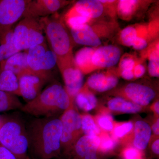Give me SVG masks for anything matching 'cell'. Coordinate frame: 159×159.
I'll return each instance as SVG.
<instances>
[{
  "label": "cell",
  "instance_id": "cell-1",
  "mask_svg": "<svg viewBox=\"0 0 159 159\" xmlns=\"http://www.w3.org/2000/svg\"><path fill=\"white\" fill-rule=\"evenodd\" d=\"M29 148L35 159H51L59 155L61 148L62 123L56 116L36 118L28 129Z\"/></svg>",
  "mask_w": 159,
  "mask_h": 159
},
{
  "label": "cell",
  "instance_id": "cell-2",
  "mask_svg": "<svg viewBox=\"0 0 159 159\" xmlns=\"http://www.w3.org/2000/svg\"><path fill=\"white\" fill-rule=\"evenodd\" d=\"M65 89L57 83L47 87L35 99L23 105L21 110L36 117L56 116L65 111L72 103Z\"/></svg>",
  "mask_w": 159,
  "mask_h": 159
},
{
  "label": "cell",
  "instance_id": "cell-3",
  "mask_svg": "<svg viewBox=\"0 0 159 159\" xmlns=\"http://www.w3.org/2000/svg\"><path fill=\"white\" fill-rule=\"evenodd\" d=\"M0 145L10 151L18 159H29V135L20 120L9 118L0 121Z\"/></svg>",
  "mask_w": 159,
  "mask_h": 159
},
{
  "label": "cell",
  "instance_id": "cell-4",
  "mask_svg": "<svg viewBox=\"0 0 159 159\" xmlns=\"http://www.w3.org/2000/svg\"><path fill=\"white\" fill-rule=\"evenodd\" d=\"M39 22L51 50L56 54L57 59L73 55V40L62 20L57 16H48L39 18Z\"/></svg>",
  "mask_w": 159,
  "mask_h": 159
},
{
  "label": "cell",
  "instance_id": "cell-5",
  "mask_svg": "<svg viewBox=\"0 0 159 159\" xmlns=\"http://www.w3.org/2000/svg\"><path fill=\"white\" fill-rule=\"evenodd\" d=\"M39 18L25 17L21 20L13 31V43L19 51H26L33 46L45 42Z\"/></svg>",
  "mask_w": 159,
  "mask_h": 159
},
{
  "label": "cell",
  "instance_id": "cell-6",
  "mask_svg": "<svg viewBox=\"0 0 159 159\" xmlns=\"http://www.w3.org/2000/svg\"><path fill=\"white\" fill-rule=\"evenodd\" d=\"M57 65L62 74L67 93L71 98L78 94L83 85V74L75 66L73 55L57 59Z\"/></svg>",
  "mask_w": 159,
  "mask_h": 159
},
{
  "label": "cell",
  "instance_id": "cell-7",
  "mask_svg": "<svg viewBox=\"0 0 159 159\" xmlns=\"http://www.w3.org/2000/svg\"><path fill=\"white\" fill-rule=\"evenodd\" d=\"M72 105V103L60 118L62 123L61 146L68 148L76 141L81 129V117Z\"/></svg>",
  "mask_w": 159,
  "mask_h": 159
},
{
  "label": "cell",
  "instance_id": "cell-8",
  "mask_svg": "<svg viewBox=\"0 0 159 159\" xmlns=\"http://www.w3.org/2000/svg\"><path fill=\"white\" fill-rule=\"evenodd\" d=\"M30 0H0V28L11 27L23 17Z\"/></svg>",
  "mask_w": 159,
  "mask_h": 159
},
{
  "label": "cell",
  "instance_id": "cell-9",
  "mask_svg": "<svg viewBox=\"0 0 159 159\" xmlns=\"http://www.w3.org/2000/svg\"><path fill=\"white\" fill-rule=\"evenodd\" d=\"M70 2L62 0H30L23 17L39 18L50 16Z\"/></svg>",
  "mask_w": 159,
  "mask_h": 159
},
{
  "label": "cell",
  "instance_id": "cell-10",
  "mask_svg": "<svg viewBox=\"0 0 159 159\" xmlns=\"http://www.w3.org/2000/svg\"><path fill=\"white\" fill-rule=\"evenodd\" d=\"M50 80L35 74L22 76L18 79L21 97L27 102L35 99L40 93L44 85Z\"/></svg>",
  "mask_w": 159,
  "mask_h": 159
},
{
  "label": "cell",
  "instance_id": "cell-11",
  "mask_svg": "<svg viewBox=\"0 0 159 159\" xmlns=\"http://www.w3.org/2000/svg\"><path fill=\"white\" fill-rule=\"evenodd\" d=\"M121 55V50L116 46L99 47L93 54L92 62L97 69L108 68L118 63Z\"/></svg>",
  "mask_w": 159,
  "mask_h": 159
},
{
  "label": "cell",
  "instance_id": "cell-12",
  "mask_svg": "<svg viewBox=\"0 0 159 159\" xmlns=\"http://www.w3.org/2000/svg\"><path fill=\"white\" fill-rule=\"evenodd\" d=\"M125 93L134 103L140 106L148 105L156 95L152 89L136 83H130L126 86Z\"/></svg>",
  "mask_w": 159,
  "mask_h": 159
},
{
  "label": "cell",
  "instance_id": "cell-13",
  "mask_svg": "<svg viewBox=\"0 0 159 159\" xmlns=\"http://www.w3.org/2000/svg\"><path fill=\"white\" fill-rule=\"evenodd\" d=\"M70 33L72 39L76 43L92 48H98L102 44L101 40L89 24L72 28Z\"/></svg>",
  "mask_w": 159,
  "mask_h": 159
},
{
  "label": "cell",
  "instance_id": "cell-14",
  "mask_svg": "<svg viewBox=\"0 0 159 159\" xmlns=\"http://www.w3.org/2000/svg\"><path fill=\"white\" fill-rule=\"evenodd\" d=\"M27 57L26 51L18 52L0 62V69L11 71L16 75L18 79L26 74H33L29 68Z\"/></svg>",
  "mask_w": 159,
  "mask_h": 159
},
{
  "label": "cell",
  "instance_id": "cell-15",
  "mask_svg": "<svg viewBox=\"0 0 159 159\" xmlns=\"http://www.w3.org/2000/svg\"><path fill=\"white\" fill-rule=\"evenodd\" d=\"M69 11L92 20L100 17L104 9L99 0H81L75 3Z\"/></svg>",
  "mask_w": 159,
  "mask_h": 159
},
{
  "label": "cell",
  "instance_id": "cell-16",
  "mask_svg": "<svg viewBox=\"0 0 159 159\" xmlns=\"http://www.w3.org/2000/svg\"><path fill=\"white\" fill-rule=\"evenodd\" d=\"M49 50L46 43L33 46L27 50V60L29 69L33 74L51 79L48 76L43 75L41 72V65L44 56Z\"/></svg>",
  "mask_w": 159,
  "mask_h": 159
},
{
  "label": "cell",
  "instance_id": "cell-17",
  "mask_svg": "<svg viewBox=\"0 0 159 159\" xmlns=\"http://www.w3.org/2000/svg\"><path fill=\"white\" fill-rule=\"evenodd\" d=\"M150 1L121 0L118 2L117 15L121 19L130 20L138 12L147 7Z\"/></svg>",
  "mask_w": 159,
  "mask_h": 159
},
{
  "label": "cell",
  "instance_id": "cell-18",
  "mask_svg": "<svg viewBox=\"0 0 159 159\" xmlns=\"http://www.w3.org/2000/svg\"><path fill=\"white\" fill-rule=\"evenodd\" d=\"M119 80L116 76L108 73H98L91 75L87 80L88 85L97 92H106L117 85Z\"/></svg>",
  "mask_w": 159,
  "mask_h": 159
},
{
  "label": "cell",
  "instance_id": "cell-19",
  "mask_svg": "<svg viewBox=\"0 0 159 159\" xmlns=\"http://www.w3.org/2000/svg\"><path fill=\"white\" fill-rule=\"evenodd\" d=\"M13 31L12 26L0 29V62L20 52L15 47Z\"/></svg>",
  "mask_w": 159,
  "mask_h": 159
},
{
  "label": "cell",
  "instance_id": "cell-20",
  "mask_svg": "<svg viewBox=\"0 0 159 159\" xmlns=\"http://www.w3.org/2000/svg\"><path fill=\"white\" fill-rule=\"evenodd\" d=\"M97 48L86 47L80 49L74 57L75 66L83 74L89 73L97 70L92 62V57Z\"/></svg>",
  "mask_w": 159,
  "mask_h": 159
},
{
  "label": "cell",
  "instance_id": "cell-21",
  "mask_svg": "<svg viewBox=\"0 0 159 159\" xmlns=\"http://www.w3.org/2000/svg\"><path fill=\"white\" fill-rule=\"evenodd\" d=\"M100 138L97 136L81 137L74 145V152L78 158H84L88 152L97 150L100 143Z\"/></svg>",
  "mask_w": 159,
  "mask_h": 159
},
{
  "label": "cell",
  "instance_id": "cell-22",
  "mask_svg": "<svg viewBox=\"0 0 159 159\" xmlns=\"http://www.w3.org/2000/svg\"><path fill=\"white\" fill-rule=\"evenodd\" d=\"M134 145L137 149L144 150L147 147L151 136L152 129L148 123L138 121L135 125Z\"/></svg>",
  "mask_w": 159,
  "mask_h": 159
},
{
  "label": "cell",
  "instance_id": "cell-23",
  "mask_svg": "<svg viewBox=\"0 0 159 159\" xmlns=\"http://www.w3.org/2000/svg\"><path fill=\"white\" fill-rule=\"evenodd\" d=\"M0 91L21 96L18 79L14 73L0 69Z\"/></svg>",
  "mask_w": 159,
  "mask_h": 159
},
{
  "label": "cell",
  "instance_id": "cell-24",
  "mask_svg": "<svg viewBox=\"0 0 159 159\" xmlns=\"http://www.w3.org/2000/svg\"><path fill=\"white\" fill-rule=\"evenodd\" d=\"M145 49L142 53L143 57L148 59V71L152 77H158L159 76V41L154 43L152 46Z\"/></svg>",
  "mask_w": 159,
  "mask_h": 159
},
{
  "label": "cell",
  "instance_id": "cell-25",
  "mask_svg": "<svg viewBox=\"0 0 159 159\" xmlns=\"http://www.w3.org/2000/svg\"><path fill=\"white\" fill-rule=\"evenodd\" d=\"M108 107L111 110L127 113H135L141 110L140 106L133 102L126 101L120 97H116L110 100L108 102Z\"/></svg>",
  "mask_w": 159,
  "mask_h": 159
},
{
  "label": "cell",
  "instance_id": "cell-26",
  "mask_svg": "<svg viewBox=\"0 0 159 159\" xmlns=\"http://www.w3.org/2000/svg\"><path fill=\"white\" fill-rule=\"evenodd\" d=\"M23 105L17 96L0 91V112L18 109L21 110Z\"/></svg>",
  "mask_w": 159,
  "mask_h": 159
},
{
  "label": "cell",
  "instance_id": "cell-27",
  "mask_svg": "<svg viewBox=\"0 0 159 159\" xmlns=\"http://www.w3.org/2000/svg\"><path fill=\"white\" fill-rule=\"evenodd\" d=\"M75 97L77 105L83 110L87 111L92 110L97 105V98L90 92L80 89Z\"/></svg>",
  "mask_w": 159,
  "mask_h": 159
},
{
  "label": "cell",
  "instance_id": "cell-28",
  "mask_svg": "<svg viewBox=\"0 0 159 159\" xmlns=\"http://www.w3.org/2000/svg\"><path fill=\"white\" fill-rule=\"evenodd\" d=\"M138 34L137 25L129 26L120 31L119 40L123 45L132 47Z\"/></svg>",
  "mask_w": 159,
  "mask_h": 159
},
{
  "label": "cell",
  "instance_id": "cell-29",
  "mask_svg": "<svg viewBox=\"0 0 159 159\" xmlns=\"http://www.w3.org/2000/svg\"><path fill=\"white\" fill-rule=\"evenodd\" d=\"M57 56L51 50H48L44 56L41 65V72L46 76L51 77V70L57 63Z\"/></svg>",
  "mask_w": 159,
  "mask_h": 159
},
{
  "label": "cell",
  "instance_id": "cell-30",
  "mask_svg": "<svg viewBox=\"0 0 159 159\" xmlns=\"http://www.w3.org/2000/svg\"><path fill=\"white\" fill-rule=\"evenodd\" d=\"M81 129L86 136H97L100 132L93 119L89 115L81 117Z\"/></svg>",
  "mask_w": 159,
  "mask_h": 159
},
{
  "label": "cell",
  "instance_id": "cell-31",
  "mask_svg": "<svg viewBox=\"0 0 159 159\" xmlns=\"http://www.w3.org/2000/svg\"><path fill=\"white\" fill-rule=\"evenodd\" d=\"M103 6L104 12L107 14L113 20H115L117 15V4L118 1L114 0H99Z\"/></svg>",
  "mask_w": 159,
  "mask_h": 159
},
{
  "label": "cell",
  "instance_id": "cell-32",
  "mask_svg": "<svg viewBox=\"0 0 159 159\" xmlns=\"http://www.w3.org/2000/svg\"><path fill=\"white\" fill-rule=\"evenodd\" d=\"M139 62H137L133 57L125 56L122 57L119 63V68L122 70H133L135 66Z\"/></svg>",
  "mask_w": 159,
  "mask_h": 159
},
{
  "label": "cell",
  "instance_id": "cell-33",
  "mask_svg": "<svg viewBox=\"0 0 159 159\" xmlns=\"http://www.w3.org/2000/svg\"><path fill=\"white\" fill-rule=\"evenodd\" d=\"M133 126V125L131 122H126L117 126L114 131L115 136L117 138H122L131 130Z\"/></svg>",
  "mask_w": 159,
  "mask_h": 159
},
{
  "label": "cell",
  "instance_id": "cell-34",
  "mask_svg": "<svg viewBox=\"0 0 159 159\" xmlns=\"http://www.w3.org/2000/svg\"><path fill=\"white\" fill-rule=\"evenodd\" d=\"M98 123L99 126L103 129L110 131L113 128V125L111 117L109 116H102L98 119Z\"/></svg>",
  "mask_w": 159,
  "mask_h": 159
},
{
  "label": "cell",
  "instance_id": "cell-35",
  "mask_svg": "<svg viewBox=\"0 0 159 159\" xmlns=\"http://www.w3.org/2000/svg\"><path fill=\"white\" fill-rule=\"evenodd\" d=\"M116 142L114 140L108 137H104L100 141V149L103 151H108L114 148Z\"/></svg>",
  "mask_w": 159,
  "mask_h": 159
},
{
  "label": "cell",
  "instance_id": "cell-36",
  "mask_svg": "<svg viewBox=\"0 0 159 159\" xmlns=\"http://www.w3.org/2000/svg\"><path fill=\"white\" fill-rule=\"evenodd\" d=\"M125 159H142L140 151L135 148H129L124 151L123 154Z\"/></svg>",
  "mask_w": 159,
  "mask_h": 159
},
{
  "label": "cell",
  "instance_id": "cell-37",
  "mask_svg": "<svg viewBox=\"0 0 159 159\" xmlns=\"http://www.w3.org/2000/svg\"><path fill=\"white\" fill-rule=\"evenodd\" d=\"M0 159H18L10 151L0 145Z\"/></svg>",
  "mask_w": 159,
  "mask_h": 159
},
{
  "label": "cell",
  "instance_id": "cell-38",
  "mask_svg": "<svg viewBox=\"0 0 159 159\" xmlns=\"http://www.w3.org/2000/svg\"><path fill=\"white\" fill-rule=\"evenodd\" d=\"M146 69L145 66L139 63L135 66L133 70L134 77L135 78L142 77L145 74Z\"/></svg>",
  "mask_w": 159,
  "mask_h": 159
},
{
  "label": "cell",
  "instance_id": "cell-39",
  "mask_svg": "<svg viewBox=\"0 0 159 159\" xmlns=\"http://www.w3.org/2000/svg\"><path fill=\"white\" fill-rule=\"evenodd\" d=\"M121 74L122 78L126 80H130L134 77L133 70H124L121 71Z\"/></svg>",
  "mask_w": 159,
  "mask_h": 159
},
{
  "label": "cell",
  "instance_id": "cell-40",
  "mask_svg": "<svg viewBox=\"0 0 159 159\" xmlns=\"http://www.w3.org/2000/svg\"><path fill=\"white\" fill-rule=\"evenodd\" d=\"M84 158V159H97V150L90 152Z\"/></svg>",
  "mask_w": 159,
  "mask_h": 159
},
{
  "label": "cell",
  "instance_id": "cell-41",
  "mask_svg": "<svg viewBox=\"0 0 159 159\" xmlns=\"http://www.w3.org/2000/svg\"><path fill=\"white\" fill-rule=\"evenodd\" d=\"M152 150L156 154H159V140L157 139L153 142L152 145Z\"/></svg>",
  "mask_w": 159,
  "mask_h": 159
},
{
  "label": "cell",
  "instance_id": "cell-42",
  "mask_svg": "<svg viewBox=\"0 0 159 159\" xmlns=\"http://www.w3.org/2000/svg\"><path fill=\"white\" fill-rule=\"evenodd\" d=\"M152 130L155 134L159 135V120H157L156 122L152 125Z\"/></svg>",
  "mask_w": 159,
  "mask_h": 159
},
{
  "label": "cell",
  "instance_id": "cell-43",
  "mask_svg": "<svg viewBox=\"0 0 159 159\" xmlns=\"http://www.w3.org/2000/svg\"><path fill=\"white\" fill-rule=\"evenodd\" d=\"M154 109L155 111L156 112L157 114L159 115V102L157 101L155 103L154 106Z\"/></svg>",
  "mask_w": 159,
  "mask_h": 159
}]
</instances>
